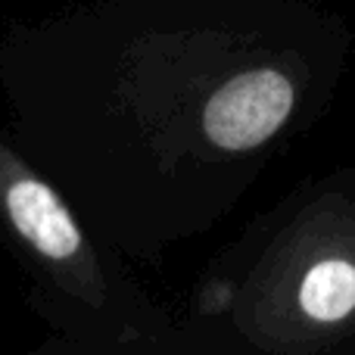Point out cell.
Wrapping results in <instances>:
<instances>
[{
    "instance_id": "obj_2",
    "label": "cell",
    "mask_w": 355,
    "mask_h": 355,
    "mask_svg": "<svg viewBox=\"0 0 355 355\" xmlns=\"http://www.w3.org/2000/svg\"><path fill=\"white\" fill-rule=\"evenodd\" d=\"M184 355L355 352V162L259 212L193 281Z\"/></svg>"
},
{
    "instance_id": "obj_1",
    "label": "cell",
    "mask_w": 355,
    "mask_h": 355,
    "mask_svg": "<svg viewBox=\"0 0 355 355\" xmlns=\"http://www.w3.org/2000/svg\"><path fill=\"white\" fill-rule=\"evenodd\" d=\"M352 53L324 0H75L0 31L3 128L103 243L156 265L331 112Z\"/></svg>"
},
{
    "instance_id": "obj_3",
    "label": "cell",
    "mask_w": 355,
    "mask_h": 355,
    "mask_svg": "<svg viewBox=\"0 0 355 355\" xmlns=\"http://www.w3.org/2000/svg\"><path fill=\"white\" fill-rule=\"evenodd\" d=\"M0 250L28 284L47 331L37 355H184L181 318L97 237L0 128Z\"/></svg>"
}]
</instances>
